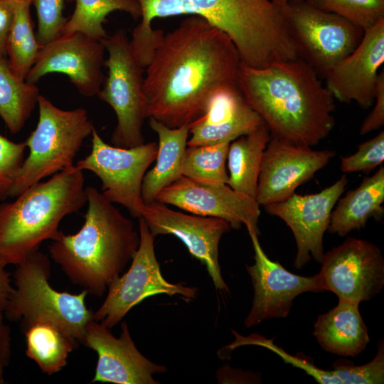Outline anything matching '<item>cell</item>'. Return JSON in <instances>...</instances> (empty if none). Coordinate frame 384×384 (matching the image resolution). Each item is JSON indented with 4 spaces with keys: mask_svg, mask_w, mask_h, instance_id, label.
<instances>
[{
    "mask_svg": "<svg viewBox=\"0 0 384 384\" xmlns=\"http://www.w3.org/2000/svg\"><path fill=\"white\" fill-rule=\"evenodd\" d=\"M241 62L225 33L200 16L187 17L164 36L146 68V117L170 128L190 124L213 92L238 85Z\"/></svg>",
    "mask_w": 384,
    "mask_h": 384,
    "instance_id": "6da1fadb",
    "label": "cell"
},
{
    "mask_svg": "<svg viewBox=\"0 0 384 384\" xmlns=\"http://www.w3.org/2000/svg\"><path fill=\"white\" fill-rule=\"evenodd\" d=\"M140 23L130 43L141 52L153 50L164 31L152 21L181 15L198 16L225 33L245 65L264 68L299 58L279 9L270 0H137Z\"/></svg>",
    "mask_w": 384,
    "mask_h": 384,
    "instance_id": "7a4b0ae2",
    "label": "cell"
},
{
    "mask_svg": "<svg viewBox=\"0 0 384 384\" xmlns=\"http://www.w3.org/2000/svg\"><path fill=\"white\" fill-rule=\"evenodd\" d=\"M238 84L272 136L311 147L335 125L333 95L300 58L264 68L241 62Z\"/></svg>",
    "mask_w": 384,
    "mask_h": 384,
    "instance_id": "3957f363",
    "label": "cell"
},
{
    "mask_svg": "<svg viewBox=\"0 0 384 384\" xmlns=\"http://www.w3.org/2000/svg\"><path fill=\"white\" fill-rule=\"evenodd\" d=\"M87 208L80 229L60 230L48 246L51 259L75 285L102 297L121 275L139 245V233L102 192L86 187Z\"/></svg>",
    "mask_w": 384,
    "mask_h": 384,
    "instance_id": "277c9868",
    "label": "cell"
},
{
    "mask_svg": "<svg viewBox=\"0 0 384 384\" xmlns=\"http://www.w3.org/2000/svg\"><path fill=\"white\" fill-rule=\"evenodd\" d=\"M0 203V259L17 265L59 233L62 220L87 203L83 171L75 165Z\"/></svg>",
    "mask_w": 384,
    "mask_h": 384,
    "instance_id": "5b68a950",
    "label": "cell"
},
{
    "mask_svg": "<svg viewBox=\"0 0 384 384\" xmlns=\"http://www.w3.org/2000/svg\"><path fill=\"white\" fill-rule=\"evenodd\" d=\"M14 289L4 314L10 321L21 320L23 328L36 322H49L75 342H82L93 314L85 304L88 292H60L50 282V262L40 250L16 265Z\"/></svg>",
    "mask_w": 384,
    "mask_h": 384,
    "instance_id": "8992f818",
    "label": "cell"
},
{
    "mask_svg": "<svg viewBox=\"0 0 384 384\" xmlns=\"http://www.w3.org/2000/svg\"><path fill=\"white\" fill-rule=\"evenodd\" d=\"M38 121L24 141L28 154L18 170L9 198L42 179L74 165V159L94 126L84 108L65 110L38 97Z\"/></svg>",
    "mask_w": 384,
    "mask_h": 384,
    "instance_id": "52a82bcc",
    "label": "cell"
},
{
    "mask_svg": "<svg viewBox=\"0 0 384 384\" xmlns=\"http://www.w3.org/2000/svg\"><path fill=\"white\" fill-rule=\"evenodd\" d=\"M108 58V75L97 93L114 110L117 124L111 136L113 146L130 148L144 143L142 127L146 118L143 90V68L131 48L124 31L118 30L100 40Z\"/></svg>",
    "mask_w": 384,
    "mask_h": 384,
    "instance_id": "ba28073f",
    "label": "cell"
},
{
    "mask_svg": "<svg viewBox=\"0 0 384 384\" xmlns=\"http://www.w3.org/2000/svg\"><path fill=\"white\" fill-rule=\"evenodd\" d=\"M298 57L323 77L360 43L364 30L348 20L309 4L292 0L277 6Z\"/></svg>",
    "mask_w": 384,
    "mask_h": 384,
    "instance_id": "9c48e42d",
    "label": "cell"
},
{
    "mask_svg": "<svg viewBox=\"0 0 384 384\" xmlns=\"http://www.w3.org/2000/svg\"><path fill=\"white\" fill-rule=\"evenodd\" d=\"M139 245L128 270L113 281L107 297L94 312L93 319L109 329L144 299L159 294L178 295L187 301L197 296L198 289L172 284L163 277L154 251V239L142 217L138 218Z\"/></svg>",
    "mask_w": 384,
    "mask_h": 384,
    "instance_id": "30bf717a",
    "label": "cell"
},
{
    "mask_svg": "<svg viewBox=\"0 0 384 384\" xmlns=\"http://www.w3.org/2000/svg\"><path fill=\"white\" fill-rule=\"evenodd\" d=\"M90 154L75 166L90 171L102 182V194L113 203L124 206L131 215L139 218L145 203L142 196L143 178L155 161L158 144L144 143L122 148L105 142L94 127Z\"/></svg>",
    "mask_w": 384,
    "mask_h": 384,
    "instance_id": "8fae6325",
    "label": "cell"
},
{
    "mask_svg": "<svg viewBox=\"0 0 384 384\" xmlns=\"http://www.w3.org/2000/svg\"><path fill=\"white\" fill-rule=\"evenodd\" d=\"M317 273L323 291L356 304L370 300L384 286V259L380 249L363 239L348 237L324 254Z\"/></svg>",
    "mask_w": 384,
    "mask_h": 384,
    "instance_id": "7c38bea8",
    "label": "cell"
},
{
    "mask_svg": "<svg viewBox=\"0 0 384 384\" xmlns=\"http://www.w3.org/2000/svg\"><path fill=\"white\" fill-rule=\"evenodd\" d=\"M156 201L196 215L223 219L232 228L239 229L243 224L248 233L260 234V205L255 198L227 183H206L181 176L164 188Z\"/></svg>",
    "mask_w": 384,
    "mask_h": 384,
    "instance_id": "4fadbf2b",
    "label": "cell"
},
{
    "mask_svg": "<svg viewBox=\"0 0 384 384\" xmlns=\"http://www.w3.org/2000/svg\"><path fill=\"white\" fill-rule=\"evenodd\" d=\"M248 233L254 248L255 263L246 265V270L252 280L254 297L244 320L245 326L250 328L267 319L286 318L297 296L308 292H323L317 274L304 277L288 271L267 257L255 232Z\"/></svg>",
    "mask_w": 384,
    "mask_h": 384,
    "instance_id": "5bb4252c",
    "label": "cell"
},
{
    "mask_svg": "<svg viewBox=\"0 0 384 384\" xmlns=\"http://www.w3.org/2000/svg\"><path fill=\"white\" fill-rule=\"evenodd\" d=\"M348 182L347 176L343 175L319 193L305 196L294 193L282 201L265 206L266 212L281 218L292 231L297 245L296 269H302L311 256L321 262L324 254L323 238L331 213Z\"/></svg>",
    "mask_w": 384,
    "mask_h": 384,
    "instance_id": "9a60e30c",
    "label": "cell"
},
{
    "mask_svg": "<svg viewBox=\"0 0 384 384\" xmlns=\"http://www.w3.org/2000/svg\"><path fill=\"white\" fill-rule=\"evenodd\" d=\"M105 50L100 40L82 33L60 35L41 47L26 81L35 85L46 74L63 73L83 96L97 95L105 79Z\"/></svg>",
    "mask_w": 384,
    "mask_h": 384,
    "instance_id": "2e32d148",
    "label": "cell"
},
{
    "mask_svg": "<svg viewBox=\"0 0 384 384\" xmlns=\"http://www.w3.org/2000/svg\"><path fill=\"white\" fill-rule=\"evenodd\" d=\"M335 155L334 151L313 150L271 135L262 155L255 200L265 206L287 198Z\"/></svg>",
    "mask_w": 384,
    "mask_h": 384,
    "instance_id": "e0dca14e",
    "label": "cell"
},
{
    "mask_svg": "<svg viewBox=\"0 0 384 384\" xmlns=\"http://www.w3.org/2000/svg\"><path fill=\"white\" fill-rule=\"evenodd\" d=\"M140 217L154 237L173 235L181 240L190 254L206 266L215 287L229 292L218 262L220 240L231 228L228 222L218 218L188 215L156 201L145 204Z\"/></svg>",
    "mask_w": 384,
    "mask_h": 384,
    "instance_id": "ac0fdd59",
    "label": "cell"
},
{
    "mask_svg": "<svg viewBox=\"0 0 384 384\" xmlns=\"http://www.w3.org/2000/svg\"><path fill=\"white\" fill-rule=\"evenodd\" d=\"M121 334L116 338L110 329L92 320L87 326L82 343L97 354L92 383L117 384H157L153 375L166 370L137 349L126 321L121 324Z\"/></svg>",
    "mask_w": 384,
    "mask_h": 384,
    "instance_id": "d6986e66",
    "label": "cell"
},
{
    "mask_svg": "<svg viewBox=\"0 0 384 384\" xmlns=\"http://www.w3.org/2000/svg\"><path fill=\"white\" fill-rule=\"evenodd\" d=\"M384 63V18L364 31L357 47L325 75L326 86L340 102L368 109L375 102L379 70Z\"/></svg>",
    "mask_w": 384,
    "mask_h": 384,
    "instance_id": "ffe728a7",
    "label": "cell"
},
{
    "mask_svg": "<svg viewBox=\"0 0 384 384\" xmlns=\"http://www.w3.org/2000/svg\"><path fill=\"white\" fill-rule=\"evenodd\" d=\"M263 122L238 85L223 87L210 96L204 113L189 124L191 138L187 146L231 142Z\"/></svg>",
    "mask_w": 384,
    "mask_h": 384,
    "instance_id": "44dd1931",
    "label": "cell"
},
{
    "mask_svg": "<svg viewBox=\"0 0 384 384\" xmlns=\"http://www.w3.org/2000/svg\"><path fill=\"white\" fill-rule=\"evenodd\" d=\"M231 332L235 340L220 351L223 356L229 351L243 346H257L266 348L278 355L286 363L301 368L321 384H381L384 383V345L380 341L375 357L368 363L361 365H334V370H323L317 367L311 359L301 354L292 355L272 341L258 334L247 336L239 334L235 330Z\"/></svg>",
    "mask_w": 384,
    "mask_h": 384,
    "instance_id": "7402d4cb",
    "label": "cell"
},
{
    "mask_svg": "<svg viewBox=\"0 0 384 384\" xmlns=\"http://www.w3.org/2000/svg\"><path fill=\"white\" fill-rule=\"evenodd\" d=\"M356 303L338 301L318 316L313 335L326 352L344 357L360 355L370 342L368 330Z\"/></svg>",
    "mask_w": 384,
    "mask_h": 384,
    "instance_id": "603a6c76",
    "label": "cell"
},
{
    "mask_svg": "<svg viewBox=\"0 0 384 384\" xmlns=\"http://www.w3.org/2000/svg\"><path fill=\"white\" fill-rule=\"evenodd\" d=\"M384 167L364 177L355 189L339 198L331 213L327 231L341 237L360 230L373 218L380 220L384 214Z\"/></svg>",
    "mask_w": 384,
    "mask_h": 384,
    "instance_id": "cb8c5ba5",
    "label": "cell"
},
{
    "mask_svg": "<svg viewBox=\"0 0 384 384\" xmlns=\"http://www.w3.org/2000/svg\"><path fill=\"white\" fill-rule=\"evenodd\" d=\"M149 124L159 141L156 164L145 174L142 184L145 204L155 201L164 188L182 176V163L189 135V124L170 128L153 117H149Z\"/></svg>",
    "mask_w": 384,
    "mask_h": 384,
    "instance_id": "d4e9b609",
    "label": "cell"
},
{
    "mask_svg": "<svg viewBox=\"0 0 384 384\" xmlns=\"http://www.w3.org/2000/svg\"><path fill=\"white\" fill-rule=\"evenodd\" d=\"M270 138V132L263 122L230 143L227 184L233 189L255 198L262 155Z\"/></svg>",
    "mask_w": 384,
    "mask_h": 384,
    "instance_id": "484cf974",
    "label": "cell"
},
{
    "mask_svg": "<svg viewBox=\"0 0 384 384\" xmlns=\"http://www.w3.org/2000/svg\"><path fill=\"white\" fill-rule=\"evenodd\" d=\"M26 354L49 375L61 370L78 343L49 322H36L23 328Z\"/></svg>",
    "mask_w": 384,
    "mask_h": 384,
    "instance_id": "4316f807",
    "label": "cell"
},
{
    "mask_svg": "<svg viewBox=\"0 0 384 384\" xmlns=\"http://www.w3.org/2000/svg\"><path fill=\"white\" fill-rule=\"evenodd\" d=\"M38 96L36 85L16 77L6 58L0 57V117L11 134L23 129Z\"/></svg>",
    "mask_w": 384,
    "mask_h": 384,
    "instance_id": "83f0119b",
    "label": "cell"
},
{
    "mask_svg": "<svg viewBox=\"0 0 384 384\" xmlns=\"http://www.w3.org/2000/svg\"><path fill=\"white\" fill-rule=\"evenodd\" d=\"M31 4L26 0H17L6 45L9 66L14 75L22 80H26L41 48L33 31Z\"/></svg>",
    "mask_w": 384,
    "mask_h": 384,
    "instance_id": "f1b7e54d",
    "label": "cell"
},
{
    "mask_svg": "<svg viewBox=\"0 0 384 384\" xmlns=\"http://www.w3.org/2000/svg\"><path fill=\"white\" fill-rule=\"evenodd\" d=\"M114 11H121L137 19L141 9L137 0H75V10L64 26L61 35L80 32L101 40L107 36L103 23Z\"/></svg>",
    "mask_w": 384,
    "mask_h": 384,
    "instance_id": "f546056e",
    "label": "cell"
},
{
    "mask_svg": "<svg viewBox=\"0 0 384 384\" xmlns=\"http://www.w3.org/2000/svg\"><path fill=\"white\" fill-rule=\"evenodd\" d=\"M230 143L187 146L182 163V176L206 183H227L226 160Z\"/></svg>",
    "mask_w": 384,
    "mask_h": 384,
    "instance_id": "4dcf8cb0",
    "label": "cell"
},
{
    "mask_svg": "<svg viewBox=\"0 0 384 384\" xmlns=\"http://www.w3.org/2000/svg\"><path fill=\"white\" fill-rule=\"evenodd\" d=\"M321 10L338 15L364 31L384 18V0H305Z\"/></svg>",
    "mask_w": 384,
    "mask_h": 384,
    "instance_id": "1f68e13d",
    "label": "cell"
},
{
    "mask_svg": "<svg viewBox=\"0 0 384 384\" xmlns=\"http://www.w3.org/2000/svg\"><path fill=\"white\" fill-rule=\"evenodd\" d=\"M67 1L69 0H33L38 20L36 36L41 47L61 35L68 19L63 16Z\"/></svg>",
    "mask_w": 384,
    "mask_h": 384,
    "instance_id": "d6a6232c",
    "label": "cell"
},
{
    "mask_svg": "<svg viewBox=\"0 0 384 384\" xmlns=\"http://www.w3.org/2000/svg\"><path fill=\"white\" fill-rule=\"evenodd\" d=\"M25 142H14L0 134V201L9 198L11 188L23 161Z\"/></svg>",
    "mask_w": 384,
    "mask_h": 384,
    "instance_id": "836d02e7",
    "label": "cell"
},
{
    "mask_svg": "<svg viewBox=\"0 0 384 384\" xmlns=\"http://www.w3.org/2000/svg\"><path fill=\"white\" fill-rule=\"evenodd\" d=\"M384 160V132L358 146L353 154L341 158V171L343 173L370 171L382 164Z\"/></svg>",
    "mask_w": 384,
    "mask_h": 384,
    "instance_id": "e575fe53",
    "label": "cell"
},
{
    "mask_svg": "<svg viewBox=\"0 0 384 384\" xmlns=\"http://www.w3.org/2000/svg\"><path fill=\"white\" fill-rule=\"evenodd\" d=\"M373 109L366 117L360 128V134L364 135L368 132L380 128L384 124V72H380L375 89Z\"/></svg>",
    "mask_w": 384,
    "mask_h": 384,
    "instance_id": "d590c367",
    "label": "cell"
},
{
    "mask_svg": "<svg viewBox=\"0 0 384 384\" xmlns=\"http://www.w3.org/2000/svg\"><path fill=\"white\" fill-rule=\"evenodd\" d=\"M17 0H0V57L6 56V39L14 21Z\"/></svg>",
    "mask_w": 384,
    "mask_h": 384,
    "instance_id": "8d00e7d4",
    "label": "cell"
},
{
    "mask_svg": "<svg viewBox=\"0 0 384 384\" xmlns=\"http://www.w3.org/2000/svg\"><path fill=\"white\" fill-rule=\"evenodd\" d=\"M233 379L232 383H257L261 382L260 374H257L251 372H245L239 369H233L229 366H224L221 370H220V375H218L219 383L222 380H224L223 383H229L230 380Z\"/></svg>",
    "mask_w": 384,
    "mask_h": 384,
    "instance_id": "74e56055",
    "label": "cell"
},
{
    "mask_svg": "<svg viewBox=\"0 0 384 384\" xmlns=\"http://www.w3.org/2000/svg\"><path fill=\"white\" fill-rule=\"evenodd\" d=\"M11 353V329L5 323L4 312L0 311V363L7 366Z\"/></svg>",
    "mask_w": 384,
    "mask_h": 384,
    "instance_id": "f35d334b",
    "label": "cell"
},
{
    "mask_svg": "<svg viewBox=\"0 0 384 384\" xmlns=\"http://www.w3.org/2000/svg\"><path fill=\"white\" fill-rule=\"evenodd\" d=\"M7 265L0 259V311L4 312L14 289L12 278L7 271Z\"/></svg>",
    "mask_w": 384,
    "mask_h": 384,
    "instance_id": "ab89813d",
    "label": "cell"
},
{
    "mask_svg": "<svg viewBox=\"0 0 384 384\" xmlns=\"http://www.w3.org/2000/svg\"><path fill=\"white\" fill-rule=\"evenodd\" d=\"M6 366L0 363V384L5 383L4 369Z\"/></svg>",
    "mask_w": 384,
    "mask_h": 384,
    "instance_id": "60d3db41",
    "label": "cell"
},
{
    "mask_svg": "<svg viewBox=\"0 0 384 384\" xmlns=\"http://www.w3.org/2000/svg\"><path fill=\"white\" fill-rule=\"evenodd\" d=\"M274 5H275L277 7L284 5L289 1H291L292 0H270Z\"/></svg>",
    "mask_w": 384,
    "mask_h": 384,
    "instance_id": "b9f144b4",
    "label": "cell"
},
{
    "mask_svg": "<svg viewBox=\"0 0 384 384\" xmlns=\"http://www.w3.org/2000/svg\"><path fill=\"white\" fill-rule=\"evenodd\" d=\"M26 1L30 2L31 4H32V2H33V0H26Z\"/></svg>",
    "mask_w": 384,
    "mask_h": 384,
    "instance_id": "7bdbcfd3",
    "label": "cell"
}]
</instances>
